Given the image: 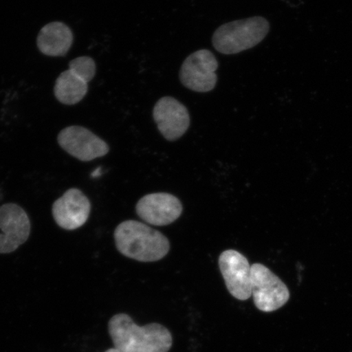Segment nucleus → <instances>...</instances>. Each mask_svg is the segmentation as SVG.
Here are the masks:
<instances>
[{"instance_id": "1", "label": "nucleus", "mask_w": 352, "mask_h": 352, "mask_svg": "<svg viewBox=\"0 0 352 352\" xmlns=\"http://www.w3.org/2000/svg\"><path fill=\"white\" fill-rule=\"evenodd\" d=\"M109 333L118 352H168L173 346L170 330L158 323L136 324L129 315L113 316Z\"/></svg>"}, {"instance_id": "2", "label": "nucleus", "mask_w": 352, "mask_h": 352, "mask_svg": "<svg viewBox=\"0 0 352 352\" xmlns=\"http://www.w3.org/2000/svg\"><path fill=\"white\" fill-rule=\"evenodd\" d=\"M116 248L124 256L140 262H156L170 252V242L162 232L135 220H126L114 232Z\"/></svg>"}, {"instance_id": "3", "label": "nucleus", "mask_w": 352, "mask_h": 352, "mask_svg": "<svg viewBox=\"0 0 352 352\" xmlns=\"http://www.w3.org/2000/svg\"><path fill=\"white\" fill-rule=\"evenodd\" d=\"M270 23L261 16L234 21L222 25L215 30L213 46L220 54L233 55L250 50L267 36Z\"/></svg>"}, {"instance_id": "4", "label": "nucleus", "mask_w": 352, "mask_h": 352, "mask_svg": "<svg viewBox=\"0 0 352 352\" xmlns=\"http://www.w3.org/2000/svg\"><path fill=\"white\" fill-rule=\"evenodd\" d=\"M252 296L255 307L263 312L280 309L289 299L287 286L261 263L252 266Z\"/></svg>"}, {"instance_id": "5", "label": "nucleus", "mask_w": 352, "mask_h": 352, "mask_svg": "<svg viewBox=\"0 0 352 352\" xmlns=\"http://www.w3.org/2000/svg\"><path fill=\"white\" fill-rule=\"evenodd\" d=\"M218 66V60L212 52L198 50L184 61L179 70V80L189 90L209 92L217 86Z\"/></svg>"}, {"instance_id": "6", "label": "nucleus", "mask_w": 352, "mask_h": 352, "mask_svg": "<svg viewBox=\"0 0 352 352\" xmlns=\"http://www.w3.org/2000/svg\"><path fill=\"white\" fill-rule=\"evenodd\" d=\"M219 266L228 292L239 300L252 297V266L243 254L234 250L223 252Z\"/></svg>"}, {"instance_id": "7", "label": "nucleus", "mask_w": 352, "mask_h": 352, "mask_svg": "<svg viewBox=\"0 0 352 352\" xmlns=\"http://www.w3.org/2000/svg\"><path fill=\"white\" fill-rule=\"evenodd\" d=\"M57 142L69 155L82 162L94 160L109 152L107 142L80 126L66 127L60 132Z\"/></svg>"}, {"instance_id": "8", "label": "nucleus", "mask_w": 352, "mask_h": 352, "mask_svg": "<svg viewBox=\"0 0 352 352\" xmlns=\"http://www.w3.org/2000/svg\"><path fill=\"white\" fill-rule=\"evenodd\" d=\"M0 254L14 252L28 240L32 224L28 214L15 204L0 206Z\"/></svg>"}, {"instance_id": "9", "label": "nucleus", "mask_w": 352, "mask_h": 352, "mask_svg": "<svg viewBox=\"0 0 352 352\" xmlns=\"http://www.w3.org/2000/svg\"><path fill=\"white\" fill-rule=\"evenodd\" d=\"M153 117L158 130L169 142L182 138L190 126V116L186 105L171 96L157 100L154 105Z\"/></svg>"}, {"instance_id": "10", "label": "nucleus", "mask_w": 352, "mask_h": 352, "mask_svg": "<svg viewBox=\"0 0 352 352\" xmlns=\"http://www.w3.org/2000/svg\"><path fill=\"white\" fill-rule=\"evenodd\" d=\"M90 200L80 189L69 188L52 205V217L57 226L76 230L86 223L91 213Z\"/></svg>"}, {"instance_id": "11", "label": "nucleus", "mask_w": 352, "mask_h": 352, "mask_svg": "<svg viewBox=\"0 0 352 352\" xmlns=\"http://www.w3.org/2000/svg\"><path fill=\"white\" fill-rule=\"evenodd\" d=\"M182 212L183 206L179 198L166 192L144 196L136 205L139 217L154 226H169L177 220Z\"/></svg>"}, {"instance_id": "12", "label": "nucleus", "mask_w": 352, "mask_h": 352, "mask_svg": "<svg viewBox=\"0 0 352 352\" xmlns=\"http://www.w3.org/2000/svg\"><path fill=\"white\" fill-rule=\"evenodd\" d=\"M72 30L60 21L44 25L37 38V46L43 54L50 56H64L72 46Z\"/></svg>"}, {"instance_id": "13", "label": "nucleus", "mask_w": 352, "mask_h": 352, "mask_svg": "<svg viewBox=\"0 0 352 352\" xmlns=\"http://www.w3.org/2000/svg\"><path fill=\"white\" fill-rule=\"evenodd\" d=\"M88 82L74 70L69 69L57 78L54 94L61 104H76L85 98L88 90Z\"/></svg>"}, {"instance_id": "14", "label": "nucleus", "mask_w": 352, "mask_h": 352, "mask_svg": "<svg viewBox=\"0 0 352 352\" xmlns=\"http://www.w3.org/2000/svg\"><path fill=\"white\" fill-rule=\"evenodd\" d=\"M69 69L85 78L87 82L95 77L96 66L94 59L89 56H80L70 61Z\"/></svg>"}, {"instance_id": "15", "label": "nucleus", "mask_w": 352, "mask_h": 352, "mask_svg": "<svg viewBox=\"0 0 352 352\" xmlns=\"http://www.w3.org/2000/svg\"><path fill=\"white\" fill-rule=\"evenodd\" d=\"M105 352H118L116 349H109Z\"/></svg>"}]
</instances>
